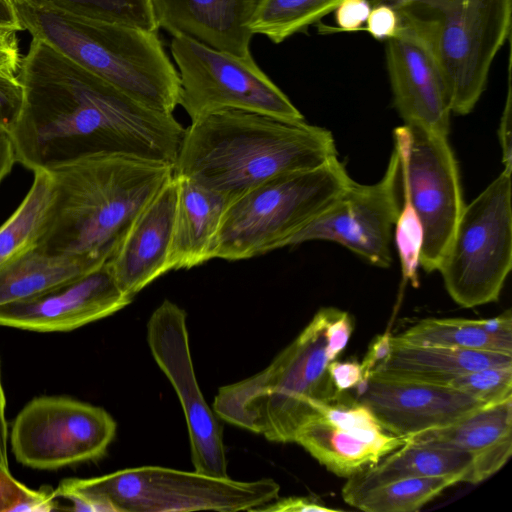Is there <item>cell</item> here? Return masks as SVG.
I'll return each mask as SVG.
<instances>
[{
  "label": "cell",
  "instance_id": "obj_6",
  "mask_svg": "<svg viewBox=\"0 0 512 512\" xmlns=\"http://www.w3.org/2000/svg\"><path fill=\"white\" fill-rule=\"evenodd\" d=\"M432 52L452 113L469 114L511 30L512 0H387Z\"/></svg>",
  "mask_w": 512,
  "mask_h": 512
},
{
  "label": "cell",
  "instance_id": "obj_45",
  "mask_svg": "<svg viewBox=\"0 0 512 512\" xmlns=\"http://www.w3.org/2000/svg\"><path fill=\"white\" fill-rule=\"evenodd\" d=\"M7 444L8 439L3 435L0 429V470L9 471Z\"/></svg>",
  "mask_w": 512,
  "mask_h": 512
},
{
  "label": "cell",
  "instance_id": "obj_32",
  "mask_svg": "<svg viewBox=\"0 0 512 512\" xmlns=\"http://www.w3.org/2000/svg\"><path fill=\"white\" fill-rule=\"evenodd\" d=\"M447 386L485 404L512 396V365L478 369L452 378Z\"/></svg>",
  "mask_w": 512,
  "mask_h": 512
},
{
  "label": "cell",
  "instance_id": "obj_16",
  "mask_svg": "<svg viewBox=\"0 0 512 512\" xmlns=\"http://www.w3.org/2000/svg\"><path fill=\"white\" fill-rule=\"evenodd\" d=\"M132 300L105 263L35 296L0 305V326L67 332L106 318Z\"/></svg>",
  "mask_w": 512,
  "mask_h": 512
},
{
  "label": "cell",
  "instance_id": "obj_48",
  "mask_svg": "<svg viewBox=\"0 0 512 512\" xmlns=\"http://www.w3.org/2000/svg\"><path fill=\"white\" fill-rule=\"evenodd\" d=\"M3 178H0V183L2 182Z\"/></svg>",
  "mask_w": 512,
  "mask_h": 512
},
{
  "label": "cell",
  "instance_id": "obj_39",
  "mask_svg": "<svg viewBox=\"0 0 512 512\" xmlns=\"http://www.w3.org/2000/svg\"><path fill=\"white\" fill-rule=\"evenodd\" d=\"M257 511H272V512H335L339 509L331 508L314 497H286L275 499L274 501L259 508Z\"/></svg>",
  "mask_w": 512,
  "mask_h": 512
},
{
  "label": "cell",
  "instance_id": "obj_4",
  "mask_svg": "<svg viewBox=\"0 0 512 512\" xmlns=\"http://www.w3.org/2000/svg\"><path fill=\"white\" fill-rule=\"evenodd\" d=\"M331 310H318L266 368L220 387L212 408L220 420L269 441L294 442L298 429L342 393L328 373Z\"/></svg>",
  "mask_w": 512,
  "mask_h": 512
},
{
  "label": "cell",
  "instance_id": "obj_20",
  "mask_svg": "<svg viewBox=\"0 0 512 512\" xmlns=\"http://www.w3.org/2000/svg\"><path fill=\"white\" fill-rule=\"evenodd\" d=\"M258 0H150L158 28L237 56L251 54L249 21Z\"/></svg>",
  "mask_w": 512,
  "mask_h": 512
},
{
  "label": "cell",
  "instance_id": "obj_31",
  "mask_svg": "<svg viewBox=\"0 0 512 512\" xmlns=\"http://www.w3.org/2000/svg\"><path fill=\"white\" fill-rule=\"evenodd\" d=\"M402 192V205L394 226L393 237L401 262L403 279L417 287L422 226L408 195L403 189Z\"/></svg>",
  "mask_w": 512,
  "mask_h": 512
},
{
  "label": "cell",
  "instance_id": "obj_47",
  "mask_svg": "<svg viewBox=\"0 0 512 512\" xmlns=\"http://www.w3.org/2000/svg\"><path fill=\"white\" fill-rule=\"evenodd\" d=\"M10 2L14 3V0H9Z\"/></svg>",
  "mask_w": 512,
  "mask_h": 512
},
{
  "label": "cell",
  "instance_id": "obj_7",
  "mask_svg": "<svg viewBox=\"0 0 512 512\" xmlns=\"http://www.w3.org/2000/svg\"><path fill=\"white\" fill-rule=\"evenodd\" d=\"M351 180L337 157L315 169L274 177L243 193L222 216L211 259L242 260L282 248Z\"/></svg>",
  "mask_w": 512,
  "mask_h": 512
},
{
  "label": "cell",
  "instance_id": "obj_11",
  "mask_svg": "<svg viewBox=\"0 0 512 512\" xmlns=\"http://www.w3.org/2000/svg\"><path fill=\"white\" fill-rule=\"evenodd\" d=\"M402 189L422 226L419 265L438 270L461 217L464 201L448 136L409 125L394 130Z\"/></svg>",
  "mask_w": 512,
  "mask_h": 512
},
{
  "label": "cell",
  "instance_id": "obj_18",
  "mask_svg": "<svg viewBox=\"0 0 512 512\" xmlns=\"http://www.w3.org/2000/svg\"><path fill=\"white\" fill-rule=\"evenodd\" d=\"M393 103L405 125L448 136L452 113L441 70L427 45L399 26L386 40Z\"/></svg>",
  "mask_w": 512,
  "mask_h": 512
},
{
  "label": "cell",
  "instance_id": "obj_44",
  "mask_svg": "<svg viewBox=\"0 0 512 512\" xmlns=\"http://www.w3.org/2000/svg\"><path fill=\"white\" fill-rule=\"evenodd\" d=\"M6 397L1 381V373H0V429L3 435L8 439V423L6 420Z\"/></svg>",
  "mask_w": 512,
  "mask_h": 512
},
{
  "label": "cell",
  "instance_id": "obj_43",
  "mask_svg": "<svg viewBox=\"0 0 512 512\" xmlns=\"http://www.w3.org/2000/svg\"><path fill=\"white\" fill-rule=\"evenodd\" d=\"M0 25L13 26L23 30L14 3L0 0Z\"/></svg>",
  "mask_w": 512,
  "mask_h": 512
},
{
  "label": "cell",
  "instance_id": "obj_29",
  "mask_svg": "<svg viewBox=\"0 0 512 512\" xmlns=\"http://www.w3.org/2000/svg\"><path fill=\"white\" fill-rule=\"evenodd\" d=\"M342 0H258L249 30L281 43L335 11Z\"/></svg>",
  "mask_w": 512,
  "mask_h": 512
},
{
  "label": "cell",
  "instance_id": "obj_27",
  "mask_svg": "<svg viewBox=\"0 0 512 512\" xmlns=\"http://www.w3.org/2000/svg\"><path fill=\"white\" fill-rule=\"evenodd\" d=\"M55 196L49 171H35L27 194L0 226V268L37 248L48 226Z\"/></svg>",
  "mask_w": 512,
  "mask_h": 512
},
{
  "label": "cell",
  "instance_id": "obj_41",
  "mask_svg": "<svg viewBox=\"0 0 512 512\" xmlns=\"http://www.w3.org/2000/svg\"><path fill=\"white\" fill-rule=\"evenodd\" d=\"M390 351L391 335L388 332L376 336L373 339L362 363H360L363 373V383L368 379L375 366L388 357Z\"/></svg>",
  "mask_w": 512,
  "mask_h": 512
},
{
  "label": "cell",
  "instance_id": "obj_1",
  "mask_svg": "<svg viewBox=\"0 0 512 512\" xmlns=\"http://www.w3.org/2000/svg\"><path fill=\"white\" fill-rule=\"evenodd\" d=\"M17 78L20 115L8 136L15 161L49 171L98 155H128L173 167L185 128L32 37Z\"/></svg>",
  "mask_w": 512,
  "mask_h": 512
},
{
  "label": "cell",
  "instance_id": "obj_35",
  "mask_svg": "<svg viewBox=\"0 0 512 512\" xmlns=\"http://www.w3.org/2000/svg\"><path fill=\"white\" fill-rule=\"evenodd\" d=\"M21 29L13 26L0 25V74L17 76L21 55L18 32Z\"/></svg>",
  "mask_w": 512,
  "mask_h": 512
},
{
  "label": "cell",
  "instance_id": "obj_14",
  "mask_svg": "<svg viewBox=\"0 0 512 512\" xmlns=\"http://www.w3.org/2000/svg\"><path fill=\"white\" fill-rule=\"evenodd\" d=\"M186 320L184 309L164 300L148 320V346L183 408L194 470L228 477L223 425L207 404L198 385Z\"/></svg>",
  "mask_w": 512,
  "mask_h": 512
},
{
  "label": "cell",
  "instance_id": "obj_37",
  "mask_svg": "<svg viewBox=\"0 0 512 512\" xmlns=\"http://www.w3.org/2000/svg\"><path fill=\"white\" fill-rule=\"evenodd\" d=\"M370 10L369 0H342L335 9L336 22L346 32L357 31L366 22Z\"/></svg>",
  "mask_w": 512,
  "mask_h": 512
},
{
  "label": "cell",
  "instance_id": "obj_5",
  "mask_svg": "<svg viewBox=\"0 0 512 512\" xmlns=\"http://www.w3.org/2000/svg\"><path fill=\"white\" fill-rule=\"evenodd\" d=\"M23 27L154 110L173 113L179 75L157 32L37 9L15 1Z\"/></svg>",
  "mask_w": 512,
  "mask_h": 512
},
{
  "label": "cell",
  "instance_id": "obj_10",
  "mask_svg": "<svg viewBox=\"0 0 512 512\" xmlns=\"http://www.w3.org/2000/svg\"><path fill=\"white\" fill-rule=\"evenodd\" d=\"M180 105L191 121L224 110L304 120L290 99L259 68L252 54L237 56L186 36L172 37Z\"/></svg>",
  "mask_w": 512,
  "mask_h": 512
},
{
  "label": "cell",
  "instance_id": "obj_25",
  "mask_svg": "<svg viewBox=\"0 0 512 512\" xmlns=\"http://www.w3.org/2000/svg\"><path fill=\"white\" fill-rule=\"evenodd\" d=\"M90 271L77 258L34 248L0 268V305L35 296Z\"/></svg>",
  "mask_w": 512,
  "mask_h": 512
},
{
  "label": "cell",
  "instance_id": "obj_9",
  "mask_svg": "<svg viewBox=\"0 0 512 512\" xmlns=\"http://www.w3.org/2000/svg\"><path fill=\"white\" fill-rule=\"evenodd\" d=\"M511 174L503 170L464 206L438 268L449 296L461 307L498 301L511 270Z\"/></svg>",
  "mask_w": 512,
  "mask_h": 512
},
{
  "label": "cell",
  "instance_id": "obj_15",
  "mask_svg": "<svg viewBox=\"0 0 512 512\" xmlns=\"http://www.w3.org/2000/svg\"><path fill=\"white\" fill-rule=\"evenodd\" d=\"M407 441L386 431L367 406L343 392L322 405L294 437L327 470L344 478L374 466Z\"/></svg>",
  "mask_w": 512,
  "mask_h": 512
},
{
  "label": "cell",
  "instance_id": "obj_3",
  "mask_svg": "<svg viewBox=\"0 0 512 512\" xmlns=\"http://www.w3.org/2000/svg\"><path fill=\"white\" fill-rule=\"evenodd\" d=\"M49 172L55 196L37 249L77 258L94 270L112 258L138 214L173 176V167L128 155H98Z\"/></svg>",
  "mask_w": 512,
  "mask_h": 512
},
{
  "label": "cell",
  "instance_id": "obj_46",
  "mask_svg": "<svg viewBox=\"0 0 512 512\" xmlns=\"http://www.w3.org/2000/svg\"><path fill=\"white\" fill-rule=\"evenodd\" d=\"M370 1V0H369ZM373 1H376L377 3H380V2H385L387 0H373Z\"/></svg>",
  "mask_w": 512,
  "mask_h": 512
},
{
  "label": "cell",
  "instance_id": "obj_21",
  "mask_svg": "<svg viewBox=\"0 0 512 512\" xmlns=\"http://www.w3.org/2000/svg\"><path fill=\"white\" fill-rule=\"evenodd\" d=\"M408 439L437 442L469 453L473 483L482 482L498 472L512 454V396Z\"/></svg>",
  "mask_w": 512,
  "mask_h": 512
},
{
  "label": "cell",
  "instance_id": "obj_36",
  "mask_svg": "<svg viewBox=\"0 0 512 512\" xmlns=\"http://www.w3.org/2000/svg\"><path fill=\"white\" fill-rule=\"evenodd\" d=\"M36 490L18 481L10 471L0 470V511H17V508L35 494Z\"/></svg>",
  "mask_w": 512,
  "mask_h": 512
},
{
  "label": "cell",
  "instance_id": "obj_23",
  "mask_svg": "<svg viewBox=\"0 0 512 512\" xmlns=\"http://www.w3.org/2000/svg\"><path fill=\"white\" fill-rule=\"evenodd\" d=\"M512 365V354L437 345H416L391 336L388 357L370 374L446 385L452 378L478 369Z\"/></svg>",
  "mask_w": 512,
  "mask_h": 512
},
{
  "label": "cell",
  "instance_id": "obj_26",
  "mask_svg": "<svg viewBox=\"0 0 512 512\" xmlns=\"http://www.w3.org/2000/svg\"><path fill=\"white\" fill-rule=\"evenodd\" d=\"M459 482L463 479L457 475L401 478L367 485L346 482L342 497L350 506L367 512H413Z\"/></svg>",
  "mask_w": 512,
  "mask_h": 512
},
{
  "label": "cell",
  "instance_id": "obj_17",
  "mask_svg": "<svg viewBox=\"0 0 512 512\" xmlns=\"http://www.w3.org/2000/svg\"><path fill=\"white\" fill-rule=\"evenodd\" d=\"M359 401L391 434L410 438L449 425L487 404L447 385L370 374Z\"/></svg>",
  "mask_w": 512,
  "mask_h": 512
},
{
  "label": "cell",
  "instance_id": "obj_13",
  "mask_svg": "<svg viewBox=\"0 0 512 512\" xmlns=\"http://www.w3.org/2000/svg\"><path fill=\"white\" fill-rule=\"evenodd\" d=\"M402 195L400 161L393 150L378 182L360 184L352 179L326 209L290 236L282 247L313 240L332 241L373 266L388 268Z\"/></svg>",
  "mask_w": 512,
  "mask_h": 512
},
{
  "label": "cell",
  "instance_id": "obj_34",
  "mask_svg": "<svg viewBox=\"0 0 512 512\" xmlns=\"http://www.w3.org/2000/svg\"><path fill=\"white\" fill-rule=\"evenodd\" d=\"M366 30L378 40H387L399 30V17L396 10L386 2L371 8L366 20Z\"/></svg>",
  "mask_w": 512,
  "mask_h": 512
},
{
  "label": "cell",
  "instance_id": "obj_22",
  "mask_svg": "<svg viewBox=\"0 0 512 512\" xmlns=\"http://www.w3.org/2000/svg\"><path fill=\"white\" fill-rule=\"evenodd\" d=\"M174 177L177 179V201L167 258L168 271L190 269L211 260L213 242L230 203L223 194L194 180Z\"/></svg>",
  "mask_w": 512,
  "mask_h": 512
},
{
  "label": "cell",
  "instance_id": "obj_8",
  "mask_svg": "<svg viewBox=\"0 0 512 512\" xmlns=\"http://www.w3.org/2000/svg\"><path fill=\"white\" fill-rule=\"evenodd\" d=\"M63 481L89 492L113 512L257 511L280 492L279 484L270 478L240 481L161 466Z\"/></svg>",
  "mask_w": 512,
  "mask_h": 512
},
{
  "label": "cell",
  "instance_id": "obj_2",
  "mask_svg": "<svg viewBox=\"0 0 512 512\" xmlns=\"http://www.w3.org/2000/svg\"><path fill=\"white\" fill-rule=\"evenodd\" d=\"M337 158L332 133L304 120L224 110L191 121L173 165L182 176L230 202L277 176Z\"/></svg>",
  "mask_w": 512,
  "mask_h": 512
},
{
  "label": "cell",
  "instance_id": "obj_30",
  "mask_svg": "<svg viewBox=\"0 0 512 512\" xmlns=\"http://www.w3.org/2000/svg\"><path fill=\"white\" fill-rule=\"evenodd\" d=\"M30 7L157 32L150 0H14Z\"/></svg>",
  "mask_w": 512,
  "mask_h": 512
},
{
  "label": "cell",
  "instance_id": "obj_19",
  "mask_svg": "<svg viewBox=\"0 0 512 512\" xmlns=\"http://www.w3.org/2000/svg\"><path fill=\"white\" fill-rule=\"evenodd\" d=\"M176 201L177 179L172 176L138 214L107 262L118 286L131 298L168 272Z\"/></svg>",
  "mask_w": 512,
  "mask_h": 512
},
{
  "label": "cell",
  "instance_id": "obj_42",
  "mask_svg": "<svg viewBox=\"0 0 512 512\" xmlns=\"http://www.w3.org/2000/svg\"><path fill=\"white\" fill-rule=\"evenodd\" d=\"M16 163L15 154L7 134H0V178H5Z\"/></svg>",
  "mask_w": 512,
  "mask_h": 512
},
{
  "label": "cell",
  "instance_id": "obj_28",
  "mask_svg": "<svg viewBox=\"0 0 512 512\" xmlns=\"http://www.w3.org/2000/svg\"><path fill=\"white\" fill-rule=\"evenodd\" d=\"M394 337L416 345L512 354V335L490 332L486 319L426 318Z\"/></svg>",
  "mask_w": 512,
  "mask_h": 512
},
{
  "label": "cell",
  "instance_id": "obj_24",
  "mask_svg": "<svg viewBox=\"0 0 512 512\" xmlns=\"http://www.w3.org/2000/svg\"><path fill=\"white\" fill-rule=\"evenodd\" d=\"M469 453L441 443L410 440L377 464L347 478L348 483L367 485L401 478L457 475L473 483Z\"/></svg>",
  "mask_w": 512,
  "mask_h": 512
},
{
  "label": "cell",
  "instance_id": "obj_12",
  "mask_svg": "<svg viewBox=\"0 0 512 512\" xmlns=\"http://www.w3.org/2000/svg\"><path fill=\"white\" fill-rule=\"evenodd\" d=\"M116 430L115 420L101 407L67 396H41L15 417L10 444L22 465L54 470L102 458Z\"/></svg>",
  "mask_w": 512,
  "mask_h": 512
},
{
  "label": "cell",
  "instance_id": "obj_40",
  "mask_svg": "<svg viewBox=\"0 0 512 512\" xmlns=\"http://www.w3.org/2000/svg\"><path fill=\"white\" fill-rule=\"evenodd\" d=\"M328 373L339 392H344L363 383V373L357 361H336L328 364Z\"/></svg>",
  "mask_w": 512,
  "mask_h": 512
},
{
  "label": "cell",
  "instance_id": "obj_33",
  "mask_svg": "<svg viewBox=\"0 0 512 512\" xmlns=\"http://www.w3.org/2000/svg\"><path fill=\"white\" fill-rule=\"evenodd\" d=\"M23 104V87L17 76L0 74V134H9Z\"/></svg>",
  "mask_w": 512,
  "mask_h": 512
},
{
  "label": "cell",
  "instance_id": "obj_38",
  "mask_svg": "<svg viewBox=\"0 0 512 512\" xmlns=\"http://www.w3.org/2000/svg\"><path fill=\"white\" fill-rule=\"evenodd\" d=\"M498 138L502 151V163L505 171L512 172V96H511V55L508 65V89L504 110L501 116Z\"/></svg>",
  "mask_w": 512,
  "mask_h": 512
}]
</instances>
